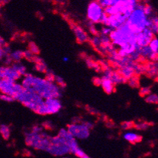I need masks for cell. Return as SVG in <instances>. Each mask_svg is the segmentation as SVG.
Listing matches in <instances>:
<instances>
[{"instance_id": "obj_1", "label": "cell", "mask_w": 158, "mask_h": 158, "mask_svg": "<svg viewBox=\"0 0 158 158\" xmlns=\"http://www.w3.org/2000/svg\"><path fill=\"white\" fill-rule=\"evenodd\" d=\"M21 85L25 89L38 94L44 99L49 98H60L61 89L55 81L35 76L31 74H26Z\"/></svg>"}, {"instance_id": "obj_2", "label": "cell", "mask_w": 158, "mask_h": 158, "mask_svg": "<svg viewBox=\"0 0 158 158\" xmlns=\"http://www.w3.org/2000/svg\"><path fill=\"white\" fill-rule=\"evenodd\" d=\"M14 99L35 113L40 115H47L45 99L36 93L31 92L24 88L14 97Z\"/></svg>"}, {"instance_id": "obj_3", "label": "cell", "mask_w": 158, "mask_h": 158, "mask_svg": "<svg viewBox=\"0 0 158 158\" xmlns=\"http://www.w3.org/2000/svg\"><path fill=\"white\" fill-rule=\"evenodd\" d=\"M126 24L134 31V33L137 34L143 28H149L151 25V19L150 17L145 15L141 9L137 7L128 15Z\"/></svg>"}, {"instance_id": "obj_4", "label": "cell", "mask_w": 158, "mask_h": 158, "mask_svg": "<svg viewBox=\"0 0 158 158\" xmlns=\"http://www.w3.org/2000/svg\"><path fill=\"white\" fill-rule=\"evenodd\" d=\"M135 35V33H134V31L125 23L120 28L112 30L109 35V38L111 43L118 48L127 42H136Z\"/></svg>"}, {"instance_id": "obj_5", "label": "cell", "mask_w": 158, "mask_h": 158, "mask_svg": "<svg viewBox=\"0 0 158 158\" xmlns=\"http://www.w3.org/2000/svg\"><path fill=\"white\" fill-rule=\"evenodd\" d=\"M87 18L88 20L94 24L101 23L105 25L107 15L105 12V9L98 3L97 0H92L88 5L87 8Z\"/></svg>"}, {"instance_id": "obj_6", "label": "cell", "mask_w": 158, "mask_h": 158, "mask_svg": "<svg viewBox=\"0 0 158 158\" xmlns=\"http://www.w3.org/2000/svg\"><path fill=\"white\" fill-rule=\"evenodd\" d=\"M46 152L53 156H64L71 154L67 141L62 137L58 135L49 137V144Z\"/></svg>"}, {"instance_id": "obj_7", "label": "cell", "mask_w": 158, "mask_h": 158, "mask_svg": "<svg viewBox=\"0 0 158 158\" xmlns=\"http://www.w3.org/2000/svg\"><path fill=\"white\" fill-rule=\"evenodd\" d=\"M49 137L48 134L43 133H35L31 131L26 135V143L35 150L46 151L49 144Z\"/></svg>"}, {"instance_id": "obj_8", "label": "cell", "mask_w": 158, "mask_h": 158, "mask_svg": "<svg viewBox=\"0 0 158 158\" xmlns=\"http://www.w3.org/2000/svg\"><path fill=\"white\" fill-rule=\"evenodd\" d=\"M93 127L94 124L90 121H81L72 123L68 126L67 130L75 138L85 140L89 137L90 131Z\"/></svg>"}, {"instance_id": "obj_9", "label": "cell", "mask_w": 158, "mask_h": 158, "mask_svg": "<svg viewBox=\"0 0 158 158\" xmlns=\"http://www.w3.org/2000/svg\"><path fill=\"white\" fill-rule=\"evenodd\" d=\"M24 89L21 84L17 83L14 81L0 78V93L8 94L12 97H15L18 93Z\"/></svg>"}, {"instance_id": "obj_10", "label": "cell", "mask_w": 158, "mask_h": 158, "mask_svg": "<svg viewBox=\"0 0 158 158\" xmlns=\"http://www.w3.org/2000/svg\"><path fill=\"white\" fill-rule=\"evenodd\" d=\"M139 1L140 0H119L114 6H115L118 14H124L128 17L132 11L137 8Z\"/></svg>"}, {"instance_id": "obj_11", "label": "cell", "mask_w": 158, "mask_h": 158, "mask_svg": "<svg viewBox=\"0 0 158 158\" xmlns=\"http://www.w3.org/2000/svg\"><path fill=\"white\" fill-rule=\"evenodd\" d=\"M127 16L124 14L118 13L115 14V15H107L105 25H103V26L110 27L112 30L117 29V28L124 26L127 22Z\"/></svg>"}, {"instance_id": "obj_12", "label": "cell", "mask_w": 158, "mask_h": 158, "mask_svg": "<svg viewBox=\"0 0 158 158\" xmlns=\"http://www.w3.org/2000/svg\"><path fill=\"white\" fill-rule=\"evenodd\" d=\"M154 36V34L149 28H145L135 35L136 43L140 47L148 45L149 42Z\"/></svg>"}, {"instance_id": "obj_13", "label": "cell", "mask_w": 158, "mask_h": 158, "mask_svg": "<svg viewBox=\"0 0 158 158\" xmlns=\"http://www.w3.org/2000/svg\"><path fill=\"white\" fill-rule=\"evenodd\" d=\"M45 106L47 114H54L58 113L62 107L59 98H49L45 99Z\"/></svg>"}, {"instance_id": "obj_14", "label": "cell", "mask_w": 158, "mask_h": 158, "mask_svg": "<svg viewBox=\"0 0 158 158\" xmlns=\"http://www.w3.org/2000/svg\"><path fill=\"white\" fill-rule=\"evenodd\" d=\"M0 78L9 79V80L14 81H17L19 80L22 78V76L12 66L7 65L4 66V67H2Z\"/></svg>"}, {"instance_id": "obj_15", "label": "cell", "mask_w": 158, "mask_h": 158, "mask_svg": "<svg viewBox=\"0 0 158 158\" xmlns=\"http://www.w3.org/2000/svg\"><path fill=\"white\" fill-rule=\"evenodd\" d=\"M72 28L75 35V38H76L77 42H79V43H85V42H88L89 41L88 34L82 27L78 26V25L74 24L72 26Z\"/></svg>"}, {"instance_id": "obj_16", "label": "cell", "mask_w": 158, "mask_h": 158, "mask_svg": "<svg viewBox=\"0 0 158 158\" xmlns=\"http://www.w3.org/2000/svg\"><path fill=\"white\" fill-rule=\"evenodd\" d=\"M140 59L143 61H157V54L154 53L148 45L140 47Z\"/></svg>"}, {"instance_id": "obj_17", "label": "cell", "mask_w": 158, "mask_h": 158, "mask_svg": "<svg viewBox=\"0 0 158 158\" xmlns=\"http://www.w3.org/2000/svg\"><path fill=\"white\" fill-rule=\"evenodd\" d=\"M100 85L102 87L103 90L107 94H111V93H113L114 91V84L111 81V80L108 77L103 75L102 78H101Z\"/></svg>"}, {"instance_id": "obj_18", "label": "cell", "mask_w": 158, "mask_h": 158, "mask_svg": "<svg viewBox=\"0 0 158 158\" xmlns=\"http://www.w3.org/2000/svg\"><path fill=\"white\" fill-rule=\"evenodd\" d=\"M157 61H148V64L145 65V72L148 73L149 77L154 79L157 78Z\"/></svg>"}, {"instance_id": "obj_19", "label": "cell", "mask_w": 158, "mask_h": 158, "mask_svg": "<svg viewBox=\"0 0 158 158\" xmlns=\"http://www.w3.org/2000/svg\"><path fill=\"white\" fill-rule=\"evenodd\" d=\"M136 62V61H135ZM134 62V63H135ZM134 63L131 65H125L124 67L119 68V70L118 71L120 73V75L123 77L124 78H125L126 80H128L129 78H132L133 76H134L135 75V72L134 70Z\"/></svg>"}, {"instance_id": "obj_20", "label": "cell", "mask_w": 158, "mask_h": 158, "mask_svg": "<svg viewBox=\"0 0 158 158\" xmlns=\"http://www.w3.org/2000/svg\"><path fill=\"white\" fill-rule=\"evenodd\" d=\"M124 140L131 143H137L141 141L142 137L139 134L133 131H127L123 135Z\"/></svg>"}, {"instance_id": "obj_21", "label": "cell", "mask_w": 158, "mask_h": 158, "mask_svg": "<svg viewBox=\"0 0 158 158\" xmlns=\"http://www.w3.org/2000/svg\"><path fill=\"white\" fill-rule=\"evenodd\" d=\"M12 67L14 69H15V70L21 75V76H24L26 74H27L26 67L23 64V63H21V61L13 62L12 64Z\"/></svg>"}, {"instance_id": "obj_22", "label": "cell", "mask_w": 158, "mask_h": 158, "mask_svg": "<svg viewBox=\"0 0 158 158\" xmlns=\"http://www.w3.org/2000/svg\"><path fill=\"white\" fill-rule=\"evenodd\" d=\"M9 58L12 60V62L21 61L23 58V52L20 50H15L14 52H11L9 55Z\"/></svg>"}, {"instance_id": "obj_23", "label": "cell", "mask_w": 158, "mask_h": 158, "mask_svg": "<svg viewBox=\"0 0 158 158\" xmlns=\"http://www.w3.org/2000/svg\"><path fill=\"white\" fill-rule=\"evenodd\" d=\"M0 134L5 140H9L11 136L10 127L6 124H1L0 125Z\"/></svg>"}, {"instance_id": "obj_24", "label": "cell", "mask_w": 158, "mask_h": 158, "mask_svg": "<svg viewBox=\"0 0 158 158\" xmlns=\"http://www.w3.org/2000/svg\"><path fill=\"white\" fill-rule=\"evenodd\" d=\"M150 124L145 121H138V122L134 123V128L138 131H146L150 127Z\"/></svg>"}, {"instance_id": "obj_25", "label": "cell", "mask_w": 158, "mask_h": 158, "mask_svg": "<svg viewBox=\"0 0 158 158\" xmlns=\"http://www.w3.org/2000/svg\"><path fill=\"white\" fill-rule=\"evenodd\" d=\"M145 101L146 102L149 104H152V105H157L158 102V96L155 93H150L147 96H145Z\"/></svg>"}, {"instance_id": "obj_26", "label": "cell", "mask_w": 158, "mask_h": 158, "mask_svg": "<svg viewBox=\"0 0 158 158\" xmlns=\"http://www.w3.org/2000/svg\"><path fill=\"white\" fill-rule=\"evenodd\" d=\"M88 42H91V45L94 47V48H98V47L101 46L102 45V41H101V36L100 35H94L92 36V38L89 39Z\"/></svg>"}, {"instance_id": "obj_27", "label": "cell", "mask_w": 158, "mask_h": 158, "mask_svg": "<svg viewBox=\"0 0 158 158\" xmlns=\"http://www.w3.org/2000/svg\"><path fill=\"white\" fill-rule=\"evenodd\" d=\"M148 46L150 47V48H151L154 53H158V39L156 36H154V37L151 39V42L148 44Z\"/></svg>"}, {"instance_id": "obj_28", "label": "cell", "mask_w": 158, "mask_h": 158, "mask_svg": "<svg viewBox=\"0 0 158 158\" xmlns=\"http://www.w3.org/2000/svg\"><path fill=\"white\" fill-rule=\"evenodd\" d=\"M97 1L104 9H105L106 7L115 5L119 0H97Z\"/></svg>"}, {"instance_id": "obj_29", "label": "cell", "mask_w": 158, "mask_h": 158, "mask_svg": "<svg viewBox=\"0 0 158 158\" xmlns=\"http://www.w3.org/2000/svg\"><path fill=\"white\" fill-rule=\"evenodd\" d=\"M11 52V49L8 45H5L4 47H0V61L3 60L6 56L9 55Z\"/></svg>"}, {"instance_id": "obj_30", "label": "cell", "mask_w": 158, "mask_h": 158, "mask_svg": "<svg viewBox=\"0 0 158 158\" xmlns=\"http://www.w3.org/2000/svg\"><path fill=\"white\" fill-rule=\"evenodd\" d=\"M143 11L145 13V15L148 17L154 15V9H153V7L151 6V5L147 4V3H145L144 6H143Z\"/></svg>"}, {"instance_id": "obj_31", "label": "cell", "mask_w": 158, "mask_h": 158, "mask_svg": "<svg viewBox=\"0 0 158 158\" xmlns=\"http://www.w3.org/2000/svg\"><path fill=\"white\" fill-rule=\"evenodd\" d=\"M127 81L131 88H137V87H139V81L138 78L136 77V75L133 76L132 78H129Z\"/></svg>"}, {"instance_id": "obj_32", "label": "cell", "mask_w": 158, "mask_h": 158, "mask_svg": "<svg viewBox=\"0 0 158 158\" xmlns=\"http://www.w3.org/2000/svg\"><path fill=\"white\" fill-rule=\"evenodd\" d=\"M152 91H151V88L150 87H140V90H139L140 95L142 96V97H145V96H147Z\"/></svg>"}, {"instance_id": "obj_33", "label": "cell", "mask_w": 158, "mask_h": 158, "mask_svg": "<svg viewBox=\"0 0 158 158\" xmlns=\"http://www.w3.org/2000/svg\"><path fill=\"white\" fill-rule=\"evenodd\" d=\"M54 81H55V83L56 84V85H58L60 88H64V87L66 86L64 79L61 78V77L58 76V75H55Z\"/></svg>"}, {"instance_id": "obj_34", "label": "cell", "mask_w": 158, "mask_h": 158, "mask_svg": "<svg viewBox=\"0 0 158 158\" xmlns=\"http://www.w3.org/2000/svg\"><path fill=\"white\" fill-rule=\"evenodd\" d=\"M35 55H36L33 54L29 49L23 52V58H26V59L28 60V61H33V59H34V58Z\"/></svg>"}, {"instance_id": "obj_35", "label": "cell", "mask_w": 158, "mask_h": 158, "mask_svg": "<svg viewBox=\"0 0 158 158\" xmlns=\"http://www.w3.org/2000/svg\"><path fill=\"white\" fill-rule=\"evenodd\" d=\"M134 123L133 121H124L121 124V127L123 130H130V129L134 128Z\"/></svg>"}, {"instance_id": "obj_36", "label": "cell", "mask_w": 158, "mask_h": 158, "mask_svg": "<svg viewBox=\"0 0 158 158\" xmlns=\"http://www.w3.org/2000/svg\"><path fill=\"white\" fill-rule=\"evenodd\" d=\"M28 49L35 55H38L39 53V47L35 42H30L29 45H28Z\"/></svg>"}, {"instance_id": "obj_37", "label": "cell", "mask_w": 158, "mask_h": 158, "mask_svg": "<svg viewBox=\"0 0 158 158\" xmlns=\"http://www.w3.org/2000/svg\"><path fill=\"white\" fill-rule=\"evenodd\" d=\"M112 31V29L110 28V27L107 26H104L101 28L100 30V32L99 34L102 35H108L110 34V32Z\"/></svg>"}, {"instance_id": "obj_38", "label": "cell", "mask_w": 158, "mask_h": 158, "mask_svg": "<svg viewBox=\"0 0 158 158\" xmlns=\"http://www.w3.org/2000/svg\"><path fill=\"white\" fill-rule=\"evenodd\" d=\"M0 100L6 102H12L15 101V99H14V98L12 97V96L8 95V94H1V93H0Z\"/></svg>"}, {"instance_id": "obj_39", "label": "cell", "mask_w": 158, "mask_h": 158, "mask_svg": "<svg viewBox=\"0 0 158 158\" xmlns=\"http://www.w3.org/2000/svg\"><path fill=\"white\" fill-rule=\"evenodd\" d=\"M74 155H75L76 157H80V158H88V156L85 154V151H84L82 149H81L80 148H79L78 149L75 151V153L74 154Z\"/></svg>"}, {"instance_id": "obj_40", "label": "cell", "mask_w": 158, "mask_h": 158, "mask_svg": "<svg viewBox=\"0 0 158 158\" xmlns=\"http://www.w3.org/2000/svg\"><path fill=\"white\" fill-rule=\"evenodd\" d=\"M89 23H90V22H89ZM88 30H89L90 33H91V34H92V35L99 34V32L98 31L97 28H96V26H94V23H90V26H88Z\"/></svg>"}, {"instance_id": "obj_41", "label": "cell", "mask_w": 158, "mask_h": 158, "mask_svg": "<svg viewBox=\"0 0 158 158\" xmlns=\"http://www.w3.org/2000/svg\"><path fill=\"white\" fill-rule=\"evenodd\" d=\"M45 75H46V79H48V80L49 81H54V79H55V75H54V73L52 72L51 70H49V69H47L46 72H45Z\"/></svg>"}, {"instance_id": "obj_42", "label": "cell", "mask_w": 158, "mask_h": 158, "mask_svg": "<svg viewBox=\"0 0 158 158\" xmlns=\"http://www.w3.org/2000/svg\"><path fill=\"white\" fill-rule=\"evenodd\" d=\"M31 131L32 132H35V133H41L43 131V128L42 127H41L40 126H34V127H32V129H31Z\"/></svg>"}, {"instance_id": "obj_43", "label": "cell", "mask_w": 158, "mask_h": 158, "mask_svg": "<svg viewBox=\"0 0 158 158\" xmlns=\"http://www.w3.org/2000/svg\"><path fill=\"white\" fill-rule=\"evenodd\" d=\"M7 44H6V41L4 40V39L2 37H0V47H4L5 45H6Z\"/></svg>"}, {"instance_id": "obj_44", "label": "cell", "mask_w": 158, "mask_h": 158, "mask_svg": "<svg viewBox=\"0 0 158 158\" xmlns=\"http://www.w3.org/2000/svg\"><path fill=\"white\" fill-rule=\"evenodd\" d=\"M94 83L96 85H101V78H96L94 79Z\"/></svg>"}, {"instance_id": "obj_45", "label": "cell", "mask_w": 158, "mask_h": 158, "mask_svg": "<svg viewBox=\"0 0 158 158\" xmlns=\"http://www.w3.org/2000/svg\"><path fill=\"white\" fill-rule=\"evenodd\" d=\"M63 61H64V62H68V61H69V58H68V57H64V58H63Z\"/></svg>"}, {"instance_id": "obj_46", "label": "cell", "mask_w": 158, "mask_h": 158, "mask_svg": "<svg viewBox=\"0 0 158 158\" xmlns=\"http://www.w3.org/2000/svg\"><path fill=\"white\" fill-rule=\"evenodd\" d=\"M1 71H2V66H0V74H1Z\"/></svg>"}, {"instance_id": "obj_47", "label": "cell", "mask_w": 158, "mask_h": 158, "mask_svg": "<svg viewBox=\"0 0 158 158\" xmlns=\"http://www.w3.org/2000/svg\"><path fill=\"white\" fill-rule=\"evenodd\" d=\"M55 1H59V0H55Z\"/></svg>"}]
</instances>
